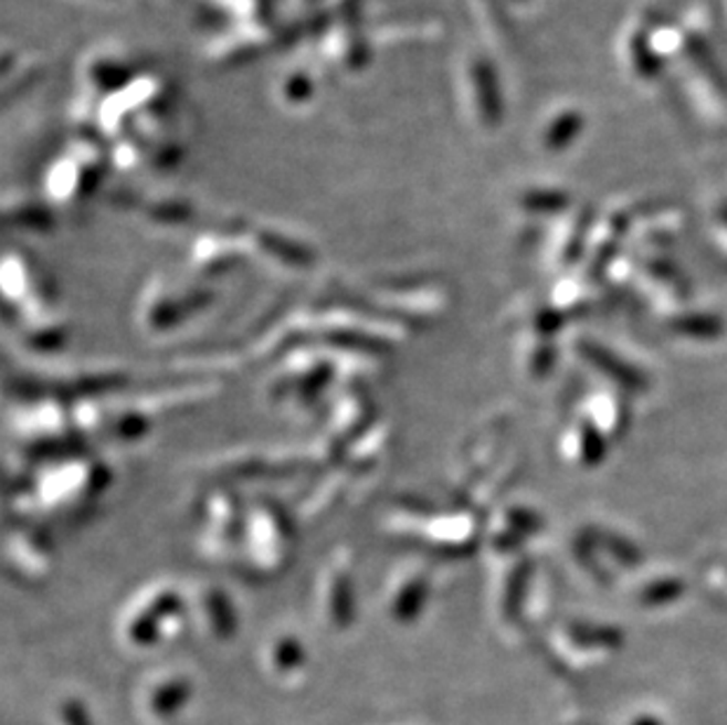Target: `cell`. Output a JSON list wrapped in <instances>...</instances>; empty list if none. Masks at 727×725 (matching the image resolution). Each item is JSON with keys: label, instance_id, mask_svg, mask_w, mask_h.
Masks as SVG:
<instances>
[{"label": "cell", "instance_id": "cell-2", "mask_svg": "<svg viewBox=\"0 0 727 725\" xmlns=\"http://www.w3.org/2000/svg\"><path fill=\"white\" fill-rule=\"evenodd\" d=\"M189 695V685L185 681H166L156 687L154 695L149 697V706L158 716H168L175 714L185 697Z\"/></svg>", "mask_w": 727, "mask_h": 725}, {"label": "cell", "instance_id": "cell-6", "mask_svg": "<svg viewBox=\"0 0 727 725\" xmlns=\"http://www.w3.org/2000/svg\"><path fill=\"white\" fill-rule=\"evenodd\" d=\"M64 721H66V725H87V716L83 712L81 702H66Z\"/></svg>", "mask_w": 727, "mask_h": 725}, {"label": "cell", "instance_id": "cell-5", "mask_svg": "<svg viewBox=\"0 0 727 725\" xmlns=\"http://www.w3.org/2000/svg\"><path fill=\"white\" fill-rule=\"evenodd\" d=\"M299 660V650L297 645L293 643H287V641H281L276 645V669H295L293 664Z\"/></svg>", "mask_w": 727, "mask_h": 725}, {"label": "cell", "instance_id": "cell-3", "mask_svg": "<svg viewBox=\"0 0 727 725\" xmlns=\"http://www.w3.org/2000/svg\"><path fill=\"white\" fill-rule=\"evenodd\" d=\"M581 128H584V120H581L579 114H575V112L562 114L560 118H556V123L547 130V135H544V144H547L551 151L566 149L568 144L579 135Z\"/></svg>", "mask_w": 727, "mask_h": 725}, {"label": "cell", "instance_id": "cell-1", "mask_svg": "<svg viewBox=\"0 0 727 725\" xmlns=\"http://www.w3.org/2000/svg\"><path fill=\"white\" fill-rule=\"evenodd\" d=\"M474 81H476V95L481 114L487 125H497L502 120V95L493 66L487 62H478L474 66Z\"/></svg>", "mask_w": 727, "mask_h": 725}, {"label": "cell", "instance_id": "cell-4", "mask_svg": "<svg viewBox=\"0 0 727 725\" xmlns=\"http://www.w3.org/2000/svg\"><path fill=\"white\" fill-rule=\"evenodd\" d=\"M631 52H633V64H635V71H639L641 76L650 78V76L657 74L662 64H660L657 57H654V54H652V50H650V45H647V41H645V35H635V39H633V45H631Z\"/></svg>", "mask_w": 727, "mask_h": 725}]
</instances>
